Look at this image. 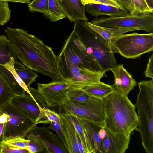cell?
I'll list each match as a JSON object with an SVG mask.
<instances>
[{
    "instance_id": "d4e9b609",
    "label": "cell",
    "mask_w": 153,
    "mask_h": 153,
    "mask_svg": "<svg viewBox=\"0 0 153 153\" xmlns=\"http://www.w3.org/2000/svg\"><path fill=\"white\" fill-rule=\"evenodd\" d=\"M44 15L51 22H56L67 17L59 0H48V12Z\"/></svg>"
},
{
    "instance_id": "b9f144b4",
    "label": "cell",
    "mask_w": 153,
    "mask_h": 153,
    "mask_svg": "<svg viewBox=\"0 0 153 153\" xmlns=\"http://www.w3.org/2000/svg\"><path fill=\"white\" fill-rule=\"evenodd\" d=\"M1 1L10 2H12L19 3H29L31 1L30 0H0Z\"/></svg>"
},
{
    "instance_id": "ac0fdd59",
    "label": "cell",
    "mask_w": 153,
    "mask_h": 153,
    "mask_svg": "<svg viewBox=\"0 0 153 153\" xmlns=\"http://www.w3.org/2000/svg\"><path fill=\"white\" fill-rule=\"evenodd\" d=\"M60 125L65 143V148L70 153H80L75 128L66 116L59 114Z\"/></svg>"
},
{
    "instance_id": "d6986e66",
    "label": "cell",
    "mask_w": 153,
    "mask_h": 153,
    "mask_svg": "<svg viewBox=\"0 0 153 153\" xmlns=\"http://www.w3.org/2000/svg\"><path fill=\"white\" fill-rule=\"evenodd\" d=\"M59 0L67 17L70 22L88 20L85 15V5L82 4L80 0Z\"/></svg>"
},
{
    "instance_id": "d6a6232c",
    "label": "cell",
    "mask_w": 153,
    "mask_h": 153,
    "mask_svg": "<svg viewBox=\"0 0 153 153\" xmlns=\"http://www.w3.org/2000/svg\"><path fill=\"white\" fill-rule=\"evenodd\" d=\"M84 5L88 4H104L111 5L116 7L123 9L124 8L115 0H80Z\"/></svg>"
},
{
    "instance_id": "3957f363",
    "label": "cell",
    "mask_w": 153,
    "mask_h": 153,
    "mask_svg": "<svg viewBox=\"0 0 153 153\" xmlns=\"http://www.w3.org/2000/svg\"><path fill=\"white\" fill-rule=\"evenodd\" d=\"M139 92L135 105L138 111V125L136 130L141 138L147 153H153V79L138 83Z\"/></svg>"
},
{
    "instance_id": "4316f807",
    "label": "cell",
    "mask_w": 153,
    "mask_h": 153,
    "mask_svg": "<svg viewBox=\"0 0 153 153\" xmlns=\"http://www.w3.org/2000/svg\"><path fill=\"white\" fill-rule=\"evenodd\" d=\"M25 137L27 140L25 143L30 153L39 152L45 150L42 143L32 130L27 133Z\"/></svg>"
},
{
    "instance_id": "60d3db41",
    "label": "cell",
    "mask_w": 153,
    "mask_h": 153,
    "mask_svg": "<svg viewBox=\"0 0 153 153\" xmlns=\"http://www.w3.org/2000/svg\"><path fill=\"white\" fill-rule=\"evenodd\" d=\"M4 124L0 123V152L4 143L3 130Z\"/></svg>"
},
{
    "instance_id": "44dd1931",
    "label": "cell",
    "mask_w": 153,
    "mask_h": 153,
    "mask_svg": "<svg viewBox=\"0 0 153 153\" xmlns=\"http://www.w3.org/2000/svg\"><path fill=\"white\" fill-rule=\"evenodd\" d=\"M85 23L92 30L105 39L110 46L115 39L121 35L127 32L137 30L131 28L105 27L94 24L87 21H85Z\"/></svg>"
},
{
    "instance_id": "277c9868",
    "label": "cell",
    "mask_w": 153,
    "mask_h": 153,
    "mask_svg": "<svg viewBox=\"0 0 153 153\" xmlns=\"http://www.w3.org/2000/svg\"><path fill=\"white\" fill-rule=\"evenodd\" d=\"M73 30L84 45L86 53L97 61L105 74L117 65L108 42L88 27L85 21L74 22Z\"/></svg>"
},
{
    "instance_id": "7bdbcfd3",
    "label": "cell",
    "mask_w": 153,
    "mask_h": 153,
    "mask_svg": "<svg viewBox=\"0 0 153 153\" xmlns=\"http://www.w3.org/2000/svg\"><path fill=\"white\" fill-rule=\"evenodd\" d=\"M99 135L100 138L102 140L106 135V132L104 127H102L99 130Z\"/></svg>"
},
{
    "instance_id": "83f0119b",
    "label": "cell",
    "mask_w": 153,
    "mask_h": 153,
    "mask_svg": "<svg viewBox=\"0 0 153 153\" xmlns=\"http://www.w3.org/2000/svg\"><path fill=\"white\" fill-rule=\"evenodd\" d=\"M15 70L18 75L27 88L35 82L39 76L37 73L27 67L15 68Z\"/></svg>"
},
{
    "instance_id": "5b68a950",
    "label": "cell",
    "mask_w": 153,
    "mask_h": 153,
    "mask_svg": "<svg viewBox=\"0 0 153 153\" xmlns=\"http://www.w3.org/2000/svg\"><path fill=\"white\" fill-rule=\"evenodd\" d=\"M112 52L128 59H136L153 51V33L123 34L111 44Z\"/></svg>"
},
{
    "instance_id": "484cf974",
    "label": "cell",
    "mask_w": 153,
    "mask_h": 153,
    "mask_svg": "<svg viewBox=\"0 0 153 153\" xmlns=\"http://www.w3.org/2000/svg\"><path fill=\"white\" fill-rule=\"evenodd\" d=\"M16 95L6 79L0 73V107L11 102Z\"/></svg>"
},
{
    "instance_id": "9c48e42d",
    "label": "cell",
    "mask_w": 153,
    "mask_h": 153,
    "mask_svg": "<svg viewBox=\"0 0 153 153\" xmlns=\"http://www.w3.org/2000/svg\"><path fill=\"white\" fill-rule=\"evenodd\" d=\"M58 106L59 114L84 117L104 126L105 114L103 101L94 98L82 102H74L67 99Z\"/></svg>"
},
{
    "instance_id": "5bb4252c",
    "label": "cell",
    "mask_w": 153,
    "mask_h": 153,
    "mask_svg": "<svg viewBox=\"0 0 153 153\" xmlns=\"http://www.w3.org/2000/svg\"><path fill=\"white\" fill-rule=\"evenodd\" d=\"M104 128L106 135L102 140L103 153H125L128 147L130 137L114 133Z\"/></svg>"
},
{
    "instance_id": "52a82bcc",
    "label": "cell",
    "mask_w": 153,
    "mask_h": 153,
    "mask_svg": "<svg viewBox=\"0 0 153 153\" xmlns=\"http://www.w3.org/2000/svg\"><path fill=\"white\" fill-rule=\"evenodd\" d=\"M0 110L8 116V120L4 125V141L16 137L25 138L27 133L39 124L18 109L10 102L0 107Z\"/></svg>"
},
{
    "instance_id": "ffe728a7",
    "label": "cell",
    "mask_w": 153,
    "mask_h": 153,
    "mask_svg": "<svg viewBox=\"0 0 153 153\" xmlns=\"http://www.w3.org/2000/svg\"><path fill=\"white\" fill-rule=\"evenodd\" d=\"M85 7L86 11L96 18L104 15L111 17L123 16L130 13L125 8L121 9L106 4H88Z\"/></svg>"
},
{
    "instance_id": "4fadbf2b",
    "label": "cell",
    "mask_w": 153,
    "mask_h": 153,
    "mask_svg": "<svg viewBox=\"0 0 153 153\" xmlns=\"http://www.w3.org/2000/svg\"><path fill=\"white\" fill-rule=\"evenodd\" d=\"M35 126L32 130L43 144L45 152L48 153H68L57 135L51 131L45 124L41 127Z\"/></svg>"
},
{
    "instance_id": "30bf717a",
    "label": "cell",
    "mask_w": 153,
    "mask_h": 153,
    "mask_svg": "<svg viewBox=\"0 0 153 153\" xmlns=\"http://www.w3.org/2000/svg\"><path fill=\"white\" fill-rule=\"evenodd\" d=\"M69 85V82L64 79H55L48 83H37V90L48 107L53 108L67 99Z\"/></svg>"
},
{
    "instance_id": "f35d334b",
    "label": "cell",
    "mask_w": 153,
    "mask_h": 153,
    "mask_svg": "<svg viewBox=\"0 0 153 153\" xmlns=\"http://www.w3.org/2000/svg\"><path fill=\"white\" fill-rule=\"evenodd\" d=\"M123 7L127 10L130 14L132 15H137L134 6L131 2V0H115Z\"/></svg>"
},
{
    "instance_id": "f6af8a7d",
    "label": "cell",
    "mask_w": 153,
    "mask_h": 153,
    "mask_svg": "<svg viewBox=\"0 0 153 153\" xmlns=\"http://www.w3.org/2000/svg\"></svg>"
},
{
    "instance_id": "ab89813d",
    "label": "cell",
    "mask_w": 153,
    "mask_h": 153,
    "mask_svg": "<svg viewBox=\"0 0 153 153\" xmlns=\"http://www.w3.org/2000/svg\"><path fill=\"white\" fill-rule=\"evenodd\" d=\"M144 74L146 77L153 79V54L149 58Z\"/></svg>"
},
{
    "instance_id": "7c38bea8",
    "label": "cell",
    "mask_w": 153,
    "mask_h": 153,
    "mask_svg": "<svg viewBox=\"0 0 153 153\" xmlns=\"http://www.w3.org/2000/svg\"><path fill=\"white\" fill-rule=\"evenodd\" d=\"M12 104L30 118L40 123H48L43 108L29 94L16 95L11 100Z\"/></svg>"
},
{
    "instance_id": "cb8c5ba5",
    "label": "cell",
    "mask_w": 153,
    "mask_h": 153,
    "mask_svg": "<svg viewBox=\"0 0 153 153\" xmlns=\"http://www.w3.org/2000/svg\"><path fill=\"white\" fill-rule=\"evenodd\" d=\"M12 58L16 59V56L7 37L0 34V65L8 62Z\"/></svg>"
},
{
    "instance_id": "f546056e",
    "label": "cell",
    "mask_w": 153,
    "mask_h": 153,
    "mask_svg": "<svg viewBox=\"0 0 153 153\" xmlns=\"http://www.w3.org/2000/svg\"><path fill=\"white\" fill-rule=\"evenodd\" d=\"M48 0H33L28 4L31 12H38L46 14L48 10Z\"/></svg>"
},
{
    "instance_id": "9a60e30c",
    "label": "cell",
    "mask_w": 153,
    "mask_h": 153,
    "mask_svg": "<svg viewBox=\"0 0 153 153\" xmlns=\"http://www.w3.org/2000/svg\"><path fill=\"white\" fill-rule=\"evenodd\" d=\"M16 60L14 58H12L8 62L0 65V73L6 79L17 95L25 94L26 91L33 97L28 88L21 79L16 71L14 65L15 61Z\"/></svg>"
},
{
    "instance_id": "8992f818",
    "label": "cell",
    "mask_w": 153,
    "mask_h": 153,
    "mask_svg": "<svg viewBox=\"0 0 153 153\" xmlns=\"http://www.w3.org/2000/svg\"><path fill=\"white\" fill-rule=\"evenodd\" d=\"M58 62L63 78L70 82L68 89H82L99 83L101 78L106 75L103 72L93 71L74 65L61 52L58 56Z\"/></svg>"
},
{
    "instance_id": "603a6c76",
    "label": "cell",
    "mask_w": 153,
    "mask_h": 153,
    "mask_svg": "<svg viewBox=\"0 0 153 153\" xmlns=\"http://www.w3.org/2000/svg\"><path fill=\"white\" fill-rule=\"evenodd\" d=\"M65 115L74 126L82 142L85 153H94L86 132L78 116L74 114Z\"/></svg>"
},
{
    "instance_id": "8fae6325",
    "label": "cell",
    "mask_w": 153,
    "mask_h": 153,
    "mask_svg": "<svg viewBox=\"0 0 153 153\" xmlns=\"http://www.w3.org/2000/svg\"><path fill=\"white\" fill-rule=\"evenodd\" d=\"M61 52L74 65L93 71L103 72L106 74L97 61L85 52L76 48L69 37L65 41Z\"/></svg>"
},
{
    "instance_id": "1f68e13d",
    "label": "cell",
    "mask_w": 153,
    "mask_h": 153,
    "mask_svg": "<svg viewBox=\"0 0 153 153\" xmlns=\"http://www.w3.org/2000/svg\"><path fill=\"white\" fill-rule=\"evenodd\" d=\"M137 14L144 13H153L149 7L145 0H131Z\"/></svg>"
},
{
    "instance_id": "836d02e7",
    "label": "cell",
    "mask_w": 153,
    "mask_h": 153,
    "mask_svg": "<svg viewBox=\"0 0 153 153\" xmlns=\"http://www.w3.org/2000/svg\"><path fill=\"white\" fill-rule=\"evenodd\" d=\"M27 140L25 138L16 137L7 139L4 141V143L9 146L25 149L28 150L25 143V142Z\"/></svg>"
},
{
    "instance_id": "4dcf8cb0",
    "label": "cell",
    "mask_w": 153,
    "mask_h": 153,
    "mask_svg": "<svg viewBox=\"0 0 153 153\" xmlns=\"http://www.w3.org/2000/svg\"><path fill=\"white\" fill-rule=\"evenodd\" d=\"M11 13L8 2L0 0V26H4L9 21Z\"/></svg>"
},
{
    "instance_id": "74e56055",
    "label": "cell",
    "mask_w": 153,
    "mask_h": 153,
    "mask_svg": "<svg viewBox=\"0 0 153 153\" xmlns=\"http://www.w3.org/2000/svg\"><path fill=\"white\" fill-rule=\"evenodd\" d=\"M43 109L46 119L49 122L60 120L61 118L59 114L55 112L49 108H43Z\"/></svg>"
},
{
    "instance_id": "d590c367",
    "label": "cell",
    "mask_w": 153,
    "mask_h": 153,
    "mask_svg": "<svg viewBox=\"0 0 153 153\" xmlns=\"http://www.w3.org/2000/svg\"><path fill=\"white\" fill-rule=\"evenodd\" d=\"M28 88L32 95L41 107L43 108H49L47 106L44 99L39 93L37 89L30 86Z\"/></svg>"
},
{
    "instance_id": "8d00e7d4",
    "label": "cell",
    "mask_w": 153,
    "mask_h": 153,
    "mask_svg": "<svg viewBox=\"0 0 153 153\" xmlns=\"http://www.w3.org/2000/svg\"><path fill=\"white\" fill-rule=\"evenodd\" d=\"M0 153H30V152L26 149L9 146L3 143Z\"/></svg>"
},
{
    "instance_id": "7402d4cb",
    "label": "cell",
    "mask_w": 153,
    "mask_h": 153,
    "mask_svg": "<svg viewBox=\"0 0 153 153\" xmlns=\"http://www.w3.org/2000/svg\"><path fill=\"white\" fill-rule=\"evenodd\" d=\"M82 89L92 97L102 101H103L115 89L113 85L105 84L102 82L85 86Z\"/></svg>"
},
{
    "instance_id": "f1b7e54d",
    "label": "cell",
    "mask_w": 153,
    "mask_h": 153,
    "mask_svg": "<svg viewBox=\"0 0 153 153\" xmlns=\"http://www.w3.org/2000/svg\"><path fill=\"white\" fill-rule=\"evenodd\" d=\"M67 99L75 102H86L92 98L82 89H69L66 92Z\"/></svg>"
},
{
    "instance_id": "6da1fadb",
    "label": "cell",
    "mask_w": 153,
    "mask_h": 153,
    "mask_svg": "<svg viewBox=\"0 0 153 153\" xmlns=\"http://www.w3.org/2000/svg\"><path fill=\"white\" fill-rule=\"evenodd\" d=\"M16 58L27 67L52 80L64 79L52 48L36 36L22 28L7 27L4 30Z\"/></svg>"
},
{
    "instance_id": "e0dca14e",
    "label": "cell",
    "mask_w": 153,
    "mask_h": 153,
    "mask_svg": "<svg viewBox=\"0 0 153 153\" xmlns=\"http://www.w3.org/2000/svg\"><path fill=\"white\" fill-rule=\"evenodd\" d=\"M77 116L86 132L94 153H103L102 140L99 135L100 129L103 126L85 117Z\"/></svg>"
},
{
    "instance_id": "ee69618b",
    "label": "cell",
    "mask_w": 153,
    "mask_h": 153,
    "mask_svg": "<svg viewBox=\"0 0 153 153\" xmlns=\"http://www.w3.org/2000/svg\"><path fill=\"white\" fill-rule=\"evenodd\" d=\"M149 8L153 10V0H145Z\"/></svg>"
},
{
    "instance_id": "2e32d148",
    "label": "cell",
    "mask_w": 153,
    "mask_h": 153,
    "mask_svg": "<svg viewBox=\"0 0 153 153\" xmlns=\"http://www.w3.org/2000/svg\"><path fill=\"white\" fill-rule=\"evenodd\" d=\"M114 78L113 86L120 94L128 95L137 85L132 76L123 67L122 64L117 65L111 71Z\"/></svg>"
},
{
    "instance_id": "7a4b0ae2",
    "label": "cell",
    "mask_w": 153,
    "mask_h": 153,
    "mask_svg": "<svg viewBox=\"0 0 153 153\" xmlns=\"http://www.w3.org/2000/svg\"><path fill=\"white\" fill-rule=\"evenodd\" d=\"M103 102L105 114L104 127L113 133L130 137L138 123L135 105L127 95L122 94L115 89Z\"/></svg>"
},
{
    "instance_id": "e575fe53",
    "label": "cell",
    "mask_w": 153,
    "mask_h": 153,
    "mask_svg": "<svg viewBox=\"0 0 153 153\" xmlns=\"http://www.w3.org/2000/svg\"><path fill=\"white\" fill-rule=\"evenodd\" d=\"M60 121L61 120L59 121L50 122L48 127L50 130H53L56 133L65 147V141L61 126Z\"/></svg>"
},
{
    "instance_id": "ba28073f",
    "label": "cell",
    "mask_w": 153,
    "mask_h": 153,
    "mask_svg": "<svg viewBox=\"0 0 153 153\" xmlns=\"http://www.w3.org/2000/svg\"><path fill=\"white\" fill-rule=\"evenodd\" d=\"M90 22L105 27L131 28L153 33V13L137 15L129 13L124 16L117 17L102 16L94 18Z\"/></svg>"
}]
</instances>
